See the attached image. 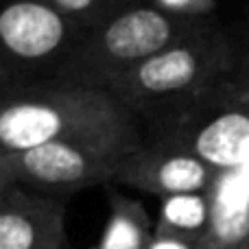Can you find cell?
Segmentation results:
<instances>
[{
    "instance_id": "cell-5",
    "label": "cell",
    "mask_w": 249,
    "mask_h": 249,
    "mask_svg": "<svg viewBox=\"0 0 249 249\" xmlns=\"http://www.w3.org/2000/svg\"><path fill=\"white\" fill-rule=\"evenodd\" d=\"M88 31L51 0H11L0 13L4 77L48 81Z\"/></svg>"
},
{
    "instance_id": "cell-13",
    "label": "cell",
    "mask_w": 249,
    "mask_h": 249,
    "mask_svg": "<svg viewBox=\"0 0 249 249\" xmlns=\"http://www.w3.org/2000/svg\"><path fill=\"white\" fill-rule=\"evenodd\" d=\"M228 83L232 88H249V33L241 37V53H238L236 68Z\"/></svg>"
},
{
    "instance_id": "cell-2",
    "label": "cell",
    "mask_w": 249,
    "mask_h": 249,
    "mask_svg": "<svg viewBox=\"0 0 249 249\" xmlns=\"http://www.w3.org/2000/svg\"><path fill=\"white\" fill-rule=\"evenodd\" d=\"M238 53L241 37L212 22L149 57L107 92L140 123H151L201 103L228 86Z\"/></svg>"
},
{
    "instance_id": "cell-9",
    "label": "cell",
    "mask_w": 249,
    "mask_h": 249,
    "mask_svg": "<svg viewBox=\"0 0 249 249\" xmlns=\"http://www.w3.org/2000/svg\"><path fill=\"white\" fill-rule=\"evenodd\" d=\"M153 234L155 228L144 203L121 193H112L107 223L92 249H149Z\"/></svg>"
},
{
    "instance_id": "cell-11",
    "label": "cell",
    "mask_w": 249,
    "mask_h": 249,
    "mask_svg": "<svg viewBox=\"0 0 249 249\" xmlns=\"http://www.w3.org/2000/svg\"><path fill=\"white\" fill-rule=\"evenodd\" d=\"M51 2L74 18L86 31H92L123 11L124 7H129L131 0H51Z\"/></svg>"
},
{
    "instance_id": "cell-10",
    "label": "cell",
    "mask_w": 249,
    "mask_h": 249,
    "mask_svg": "<svg viewBox=\"0 0 249 249\" xmlns=\"http://www.w3.org/2000/svg\"><path fill=\"white\" fill-rule=\"evenodd\" d=\"M214 223V208H212L210 193L179 195V197L164 199L160 228L173 230L190 236H210Z\"/></svg>"
},
{
    "instance_id": "cell-8",
    "label": "cell",
    "mask_w": 249,
    "mask_h": 249,
    "mask_svg": "<svg viewBox=\"0 0 249 249\" xmlns=\"http://www.w3.org/2000/svg\"><path fill=\"white\" fill-rule=\"evenodd\" d=\"M66 238V203L59 197L0 186V249H61Z\"/></svg>"
},
{
    "instance_id": "cell-6",
    "label": "cell",
    "mask_w": 249,
    "mask_h": 249,
    "mask_svg": "<svg viewBox=\"0 0 249 249\" xmlns=\"http://www.w3.org/2000/svg\"><path fill=\"white\" fill-rule=\"evenodd\" d=\"M144 140L186 149L225 173L249 158V107L223 86L201 103L146 123Z\"/></svg>"
},
{
    "instance_id": "cell-15",
    "label": "cell",
    "mask_w": 249,
    "mask_h": 249,
    "mask_svg": "<svg viewBox=\"0 0 249 249\" xmlns=\"http://www.w3.org/2000/svg\"><path fill=\"white\" fill-rule=\"evenodd\" d=\"M234 249H249V234H247V236H245V238H243V241H241V243H238V245H236V247H234Z\"/></svg>"
},
{
    "instance_id": "cell-1",
    "label": "cell",
    "mask_w": 249,
    "mask_h": 249,
    "mask_svg": "<svg viewBox=\"0 0 249 249\" xmlns=\"http://www.w3.org/2000/svg\"><path fill=\"white\" fill-rule=\"evenodd\" d=\"M46 142H112L140 146V121L109 92L51 81L4 83L0 153Z\"/></svg>"
},
{
    "instance_id": "cell-12",
    "label": "cell",
    "mask_w": 249,
    "mask_h": 249,
    "mask_svg": "<svg viewBox=\"0 0 249 249\" xmlns=\"http://www.w3.org/2000/svg\"><path fill=\"white\" fill-rule=\"evenodd\" d=\"M149 249H221L210 236H190L155 225V234Z\"/></svg>"
},
{
    "instance_id": "cell-4",
    "label": "cell",
    "mask_w": 249,
    "mask_h": 249,
    "mask_svg": "<svg viewBox=\"0 0 249 249\" xmlns=\"http://www.w3.org/2000/svg\"><path fill=\"white\" fill-rule=\"evenodd\" d=\"M136 149L112 142H46L33 149L0 153V186L18 184L61 197L112 184L124 158Z\"/></svg>"
},
{
    "instance_id": "cell-3",
    "label": "cell",
    "mask_w": 249,
    "mask_h": 249,
    "mask_svg": "<svg viewBox=\"0 0 249 249\" xmlns=\"http://www.w3.org/2000/svg\"><path fill=\"white\" fill-rule=\"evenodd\" d=\"M216 22L208 13L129 4L88 31L48 81L107 92L114 83L171 44Z\"/></svg>"
},
{
    "instance_id": "cell-14",
    "label": "cell",
    "mask_w": 249,
    "mask_h": 249,
    "mask_svg": "<svg viewBox=\"0 0 249 249\" xmlns=\"http://www.w3.org/2000/svg\"><path fill=\"white\" fill-rule=\"evenodd\" d=\"M228 92L238 101V103H243L245 107H249V88H232L228 83Z\"/></svg>"
},
{
    "instance_id": "cell-7",
    "label": "cell",
    "mask_w": 249,
    "mask_h": 249,
    "mask_svg": "<svg viewBox=\"0 0 249 249\" xmlns=\"http://www.w3.org/2000/svg\"><path fill=\"white\" fill-rule=\"evenodd\" d=\"M221 175L223 171L190 151L144 140V144L124 158L114 184L168 199L179 195L210 193Z\"/></svg>"
}]
</instances>
